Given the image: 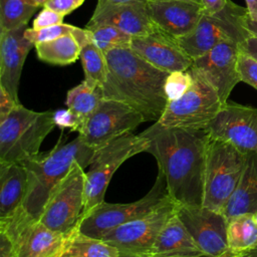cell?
<instances>
[{
	"label": "cell",
	"mask_w": 257,
	"mask_h": 257,
	"mask_svg": "<svg viewBox=\"0 0 257 257\" xmlns=\"http://www.w3.org/2000/svg\"><path fill=\"white\" fill-rule=\"evenodd\" d=\"M140 135L148 141L146 152L155 157L171 199L177 205H203L207 131L154 122Z\"/></svg>",
	"instance_id": "1"
},
{
	"label": "cell",
	"mask_w": 257,
	"mask_h": 257,
	"mask_svg": "<svg viewBox=\"0 0 257 257\" xmlns=\"http://www.w3.org/2000/svg\"><path fill=\"white\" fill-rule=\"evenodd\" d=\"M105 56L108 73L101 86L103 97L128 104L146 121H159L168 103L165 81L170 72L155 67L131 47L112 49Z\"/></svg>",
	"instance_id": "2"
},
{
	"label": "cell",
	"mask_w": 257,
	"mask_h": 257,
	"mask_svg": "<svg viewBox=\"0 0 257 257\" xmlns=\"http://www.w3.org/2000/svg\"><path fill=\"white\" fill-rule=\"evenodd\" d=\"M95 149L87 146L79 136L73 141L58 144L48 153L23 161L27 172V189L22 208L32 218L39 220L52 191L66 176L75 162L84 169L89 166Z\"/></svg>",
	"instance_id": "3"
},
{
	"label": "cell",
	"mask_w": 257,
	"mask_h": 257,
	"mask_svg": "<svg viewBox=\"0 0 257 257\" xmlns=\"http://www.w3.org/2000/svg\"><path fill=\"white\" fill-rule=\"evenodd\" d=\"M53 111H34L18 103L0 121V163H22L39 154L55 127Z\"/></svg>",
	"instance_id": "4"
},
{
	"label": "cell",
	"mask_w": 257,
	"mask_h": 257,
	"mask_svg": "<svg viewBox=\"0 0 257 257\" xmlns=\"http://www.w3.org/2000/svg\"><path fill=\"white\" fill-rule=\"evenodd\" d=\"M247 8L227 0L220 11L213 14L203 13L195 29L177 40L194 60L222 42L243 45L252 35L247 27Z\"/></svg>",
	"instance_id": "5"
},
{
	"label": "cell",
	"mask_w": 257,
	"mask_h": 257,
	"mask_svg": "<svg viewBox=\"0 0 257 257\" xmlns=\"http://www.w3.org/2000/svg\"><path fill=\"white\" fill-rule=\"evenodd\" d=\"M247 155L223 141L210 138L207 146L203 206L223 211L243 173Z\"/></svg>",
	"instance_id": "6"
},
{
	"label": "cell",
	"mask_w": 257,
	"mask_h": 257,
	"mask_svg": "<svg viewBox=\"0 0 257 257\" xmlns=\"http://www.w3.org/2000/svg\"><path fill=\"white\" fill-rule=\"evenodd\" d=\"M148 141L133 133L97 149L85 173V195L82 215L104 202V195L115 171L130 158L147 151ZM81 215V216H82Z\"/></svg>",
	"instance_id": "7"
},
{
	"label": "cell",
	"mask_w": 257,
	"mask_h": 257,
	"mask_svg": "<svg viewBox=\"0 0 257 257\" xmlns=\"http://www.w3.org/2000/svg\"><path fill=\"white\" fill-rule=\"evenodd\" d=\"M168 196L166 179L159 172L155 184L142 199L127 204H110L104 201L81 216L75 231L101 239L116 227L148 214Z\"/></svg>",
	"instance_id": "8"
},
{
	"label": "cell",
	"mask_w": 257,
	"mask_h": 257,
	"mask_svg": "<svg viewBox=\"0 0 257 257\" xmlns=\"http://www.w3.org/2000/svg\"><path fill=\"white\" fill-rule=\"evenodd\" d=\"M189 70L193 75L192 86L182 97L168 101L157 122L167 127L206 130L225 103L211 84L191 67Z\"/></svg>",
	"instance_id": "9"
},
{
	"label": "cell",
	"mask_w": 257,
	"mask_h": 257,
	"mask_svg": "<svg viewBox=\"0 0 257 257\" xmlns=\"http://www.w3.org/2000/svg\"><path fill=\"white\" fill-rule=\"evenodd\" d=\"M177 206L168 196L148 214L116 227L101 239L115 247L120 257H150L161 230Z\"/></svg>",
	"instance_id": "10"
},
{
	"label": "cell",
	"mask_w": 257,
	"mask_h": 257,
	"mask_svg": "<svg viewBox=\"0 0 257 257\" xmlns=\"http://www.w3.org/2000/svg\"><path fill=\"white\" fill-rule=\"evenodd\" d=\"M75 162L66 176L52 191L39 221L49 229L71 235L81 218L84 207L85 172Z\"/></svg>",
	"instance_id": "11"
},
{
	"label": "cell",
	"mask_w": 257,
	"mask_h": 257,
	"mask_svg": "<svg viewBox=\"0 0 257 257\" xmlns=\"http://www.w3.org/2000/svg\"><path fill=\"white\" fill-rule=\"evenodd\" d=\"M0 232L9 237L18 257H61L69 237L49 229L22 207L12 216L0 219Z\"/></svg>",
	"instance_id": "12"
},
{
	"label": "cell",
	"mask_w": 257,
	"mask_h": 257,
	"mask_svg": "<svg viewBox=\"0 0 257 257\" xmlns=\"http://www.w3.org/2000/svg\"><path fill=\"white\" fill-rule=\"evenodd\" d=\"M145 117L128 104L103 98L96 109L84 120L78 136L87 146L97 150L111 141L133 133Z\"/></svg>",
	"instance_id": "13"
},
{
	"label": "cell",
	"mask_w": 257,
	"mask_h": 257,
	"mask_svg": "<svg viewBox=\"0 0 257 257\" xmlns=\"http://www.w3.org/2000/svg\"><path fill=\"white\" fill-rule=\"evenodd\" d=\"M210 138L244 154L257 153V107L227 101L206 128Z\"/></svg>",
	"instance_id": "14"
},
{
	"label": "cell",
	"mask_w": 257,
	"mask_h": 257,
	"mask_svg": "<svg viewBox=\"0 0 257 257\" xmlns=\"http://www.w3.org/2000/svg\"><path fill=\"white\" fill-rule=\"evenodd\" d=\"M176 213L206 257H214L228 250V221L221 212L203 205H178Z\"/></svg>",
	"instance_id": "15"
},
{
	"label": "cell",
	"mask_w": 257,
	"mask_h": 257,
	"mask_svg": "<svg viewBox=\"0 0 257 257\" xmlns=\"http://www.w3.org/2000/svg\"><path fill=\"white\" fill-rule=\"evenodd\" d=\"M240 44L222 42L193 60L191 68L211 84L226 103L233 88L241 81L237 69Z\"/></svg>",
	"instance_id": "16"
},
{
	"label": "cell",
	"mask_w": 257,
	"mask_h": 257,
	"mask_svg": "<svg viewBox=\"0 0 257 257\" xmlns=\"http://www.w3.org/2000/svg\"><path fill=\"white\" fill-rule=\"evenodd\" d=\"M131 48L143 59L167 72L188 70L193 64V59L177 38L158 27L147 35L133 37Z\"/></svg>",
	"instance_id": "17"
},
{
	"label": "cell",
	"mask_w": 257,
	"mask_h": 257,
	"mask_svg": "<svg viewBox=\"0 0 257 257\" xmlns=\"http://www.w3.org/2000/svg\"><path fill=\"white\" fill-rule=\"evenodd\" d=\"M147 8L156 27L175 38L191 33L204 13L202 4L192 0H147Z\"/></svg>",
	"instance_id": "18"
},
{
	"label": "cell",
	"mask_w": 257,
	"mask_h": 257,
	"mask_svg": "<svg viewBox=\"0 0 257 257\" xmlns=\"http://www.w3.org/2000/svg\"><path fill=\"white\" fill-rule=\"evenodd\" d=\"M102 24L114 26L133 37L147 35L157 28L150 18L147 1L118 4L97 3L86 26Z\"/></svg>",
	"instance_id": "19"
},
{
	"label": "cell",
	"mask_w": 257,
	"mask_h": 257,
	"mask_svg": "<svg viewBox=\"0 0 257 257\" xmlns=\"http://www.w3.org/2000/svg\"><path fill=\"white\" fill-rule=\"evenodd\" d=\"M27 25L0 31V86L17 101L18 87L25 59L34 46L24 36Z\"/></svg>",
	"instance_id": "20"
},
{
	"label": "cell",
	"mask_w": 257,
	"mask_h": 257,
	"mask_svg": "<svg viewBox=\"0 0 257 257\" xmlns=\"http://www.w3.org/2000/svg\"><path fill=\"white\" fill-rule=\"evenodd\" d=\"M150 257H206L175 212L161 230Z\"/></svg>",
	"instance_id": "21"
},
{
	"label": "cell",
	"mask_w": 257,
	"mask_h": 257,
	"mask_svg": "<svg viewBox=\"0 0 257 257\" xmlns=\"http://www.w3.org/2000/svg\"><path fill=\"white\" fill-rule=\"evenodd\" d=\"M257 211V153L247 154L240 180L226 203L222 214L227 221Z\"/></svg>",
	"instance_id": "22"
},
{
	"label": "cell",
	"mask_w": 257,
	"mask_h": 257,
	"mask_svg": "<svg viewBox=\"0 0 257 257\" xmlns=\"http://www.w3.org/2000/svg\"><path fill=\"white\" fill-rule=\"evenodd\" d=\"M27 172L21 163H0V219L12 216L23 205Z\"/></svg>",
	"instance_id": "23"
},
{
	"label": "cell",
	"mask_w": 257,
	"mask_h": 257,
	"mask_svg": "<svg viewBox=\"0 0 257 257\" xmlns=\"http://www.w3.org/2000/svg\"><path fill=\"white\" fill-rule=\"evenodd\" d=\"M39 60L52 65H69L80 56L81 47L72 34H66L53 40L34 45Z\"/></svg>",
	"instance_id": "24"
},
{
	"label": "cell",
	"mask_w": 257,
	"mask_h": 257,
	"mask_svg": "<svg viewBox=\"0 0 257 257\" xmlns=\"http://www.w3.org/2000/svg\"><path fill=\"white\" fill-rule=\"evenodd\" d=\"M228 249L246 254L257 247V221L254 214L234 217L227 224Z\"/></svg>",
	"instance_id": "25"
},
{
	"label": "cell",
	"mask_w": 257,
	"mask_h": 257,
	"mask_svg": "<svg viewBox=\"0 0 257 257\" xmlns=\"http://www.w3.org/2000/svg\"><path fill=\"white\" fill-rule=\"evenodd\" d=\"M61 257H120V254L102 239L74 231L69 235Z\"/></svg>",
	"instance_id": "26"
},
{
	"label": "cell",
	"mask_w": 257,
	"mask_h": 257,
	"mask_svg": "<svg viewBox=\"0 0 257 257\" xmlns=\"http://www.w3.org/2000/svg\"><path fill=\"white\" fill-rule=\"evenodd\" d=\"M103 98L101 86L83 80L67 91L65 104L81 119L83 124L84 120L96 109Z\"/></svg>",
	"instance_id": "27"
},
{
	"label": "cell",
	"mask_w": 257,
	"mask_h": 257,
	"mask_svg": "<svg viewBox=\"0 0 257 257\" xmlns=\"http://www.w3.org/2000/svg\"><path fill=\"white\" fill-rule=\"evenodd\" d=\"M79 58L84 71V80L93 85L102 86L108 73L105 54L93 41H90L81 47Z\"/></svg>",
	"instance_id": "28"
},
{
	"label": "cell",
	"mask_w": 257,
	"mask_h": 257,
	"mask_svg": "<svg viewBox=\"0 0 257 257\" xmlns=\"http://www.w3.org/2000/svg\"><path fill=\"white\" fill-rule=\"evenodd\" d=\"M37 8L27 0H0V31L27 25Z\"/></svg>",
	"instance_id": "29"
},
{
	"label": "cell",
	"mask_w": 257,
	"mask_h": 257,
	"mask_svg": "<svg viewBox=\"0 0 257 257\" xmlns=\"http://www.w3.org/2000/svg\"><path fill=\"white\" fill-rule=\"evenodd\" d=\"M90 33L94 44L106 54L115 48L131 47L133 36L111 25H91L85 26Z\"/></svg>",
	"instance_id": "30"
},
{
	"label": "cell",
	"mask_w": 257,
	"mask_h": 257,
	"mask_svg": "<svg viewBox=\"0 0 257 257\" xmlns=\"http://www.w3.org/2000/svg\"><path fill=\"white\" fill-rule=\"evenodd\" d=\"M193 75L190 70L170 72L165 81V93L168 101L182 97L192 86Z\"/></svg>",
	"instance_id": "31"
},
{
	"label": "cell",
	"mask_w": 257,
	"mask_h": 257,
	"mask_svg": "<svg viewBox=\"0 0 257 257\" xmlns=\"http://www.w3.org/2000/svg\"><path fill=\"white\" fill-rule=\"evenodd\" d=\"M76 29H77L76 26L66 24V23H61V24L45 27L42 29L26 28V30L24 31V36L35 45L36 43L53 40L66 34H73Z\"/></svg>",
	"instance_id": "32"
},
{
	"label": "cell",
	"mask_w": 257,
	"mask_h": 257,
	"mask_svg": "<svg viewBox=\"0 0 257 257\" xmlns=\"http://www.w3.org/2000/svg\"><path fill=\"white\" fill-rule=\"evenodd\" d=\"M237 69L241 81L257 89V58L243 49L240 45Z\"/></svg>",
	"instance_id": "33"
},
{
	"label": "cell",
	"mask_w": 257,
	"mask_h": 257,
	"mask_svg": "<svg viewBox=\"0 0 257 257\" xmlns=\"http://www.w3.org/2000/svg\"><path fill=\"white\" fill-rule=\"evenodd\" d=\"M53 121L55 126H58L61 130L68 128L71 132H79L82 121L81 119L69 108H61L53 111Z\"/></svg>",
	"instance_id": "34"
},
{
	"label": "cell",
	"mask_w": 257,
	"mask_h": 257,
	"mask_svg": "<svg viewBox=\"0 0 257 257\" xmlns=\"http://www.w3.org/2000/svg\"><path fill=\"white\" fill-rule=\"evenodd\" d=\"M63 18L64 16L57 13L56 11L47 7H42V10L37 14L32 22V28L42 29L45 27L61 24L63 23Z\"/></svg>",
	"instance_id": "35"
},
{
	"label": "cell",
	"mask_w": 257,
	"mask_h": 257,
	"mask_svg": "<svg viewBox=\"0 0 257 257\" xmlns=\"http://www.w3.org/2000/svg\"><path fill=\"white\" fill-rule=\"evenodd\" d=\"M83 2L84 0H49L43 5V7L50 8L65 16L77 9Z\"/></svg>",
	"instance_id": "36"
},
{
	"label": "cell",
	"mask_w": 257,
	"mask_h": 257,
	"mask_svg": "<svg viewBox=\"0 0 257 257\" xmlns=\"http://www.w3.org/2000/svg\"><path fill=\"white\" fill-rule=\"evenodd\" d=\"M18 103L20 102H17L5 88L0 86V121L3 120Z\"/></svg>",
	"instance_id": "37"
},
{
	"label": "cell",
	"mask_w": 257,
	"mask_h": 257,
	"mask_svg": "<svg viewBox=\"0 0 257 257\" xmlns=\"http://www.w3.org/2000/svg\"><path fill=\"white\" fill-rule=\"evenodd\" d=\"M0 257H18L13 243L3 232H0Z\"/></svg>",
	"instance_id": "38"
},
{
	"label": "cell",
	"mask_w": 257,
	"mask_h": 257,
	"mask_svg": "<svg viewBox=\"0 0 257 257\" xmlns=\"http://www.w3.org/2000/svg\"><path fill=\"white\" fill-rule=\"evenodd\" d=\"M200 2L203 6L204 13L213 14L223 9L227 0H200Z\"/></svg>",
	"instance_id": "39"
},
{
	"label": "cell",
	"mask_w": 257,
	"mask_h": 257,
	"mask_svg": "<svg viewBox=\"0 0 257 257\" xmlns=\"http://www.w3.org/2000/svg\"><path fill=\"white\" fill-rule=\"evenodd\" d=\"M241 47L257 58V36L251 35Z\"/></svg>",
	"instance_id": "40"
},
{
	"label": "cell",
	"mask_w": 257,
	"mask_h": 257,
	"mask_svg": "<svg viewBox=\"0 0 257 257\" xmlns=\"http://www.w3.org/2000/svg\"><path fill=\"white\" fill-rule=\"evenodd\" d=\"M248 17L251 21L257 22V0H245Z\"/></svg>",
	"instance_id": "41"
},
{
	"label": "cell",
	"mask_w": 257,
	"mask_h": 257,
	"mask_svg": "<svg viewBox=\"0 0 257 257\" xmlns=\"http://www.w3.org/2000/svg\"><path fill=\"white\" fill-rule=\"evenodd\" d=\"M137 1H147V0H97V3H101V4H118V3L137 2Z\"/></svg>",
	"instance_id": "42"
},
{
	"label": "cell",
	"mask_w": 257,
	"mask_h": 257,
	"mask_svg": "<svg viewBox=\"0 0 257 257\" xmlns=\"http://www.w3.org/2000/svg\"><path fill=\"white\" fill-rule=\"evenodd\" d=\"M244 254L242 253H237V252H234V251H231V250H226L225 252L217 255V256H214V257H243Z\"/></svg>",
	"instance_id": "43"
},
{
	"label": "cell",
	"mask_w": 257,
	"mask_h": 257,
	"mask_svg": "<svg viewBox=\"0 0 257 257\" xmlns=\"http://www.w3.org/2000/svg\"><path fill=\"white\" fill-rule=\"evenodd\" d=\"M247 27L248 29L250 30V32L252 33V35H255L257 36V22H253L249 19L248 17V20H247Z\"/></svg>",
	"instance_id": "44"
},
{
	"label": "cell",
	"mask_w": 257,
	"mask_h": 257,
	"mask_svg": "<svg viewBox=\"0 0 257 257\" xmlns=\"http://www.w3.org/2000/svg\"><path fill=\"white\" fill-rule=\"evenodd\" d=\"M27 1H28L29 3L35 5V6H37V7L39 8V7H43V5H44L47 1H49V0H27Z\"/></svg>",
	"instance_id": "45"
},
{
	"label": "cell",
	"mask_w": 257,
	"mask_h": 257,
	"mask_svg": "<svg viewBox=\"0 0 257 257\" xmlns=\"http://www.w3.org/2000/svg\"><path fill=\"white\" fill-rule=\"evenodd\" d=\"M243 257H257V247L254 248L253 250H251L250 252L244 254Z\"/></svg>",
	"instance_id": "46"
},
{
	"label": "cell",
	"mask_w": 257,
	"mask_h": 257,
	"mask_svg": "<svg viewBox=\"0 0 257 257\" xmlns=\"http://www.w3.org/2000/svg\"><path fill=\"white\" fill-rule=\"evenodd\" d=\"M254 215H255V219H256V221H257V211H256V213H255Z\"/></svg>",
	"instance_id": "47"
},
{
	"label": "cell",
	"mask_w": 257,
	"mask_h": 257,
	"mask_svg": "<svg viewBox=\"0 0 257 257\" xmlns=\"http://www.w3.org/2000/svg\"><path fill=\"white\" fill-rule=\"evenodd\" d=\"M192 1H197V2H200V0H192ZM201 3V2H200Z\"/></svg>",
	"instance_id": "48"
}]
</instances>
